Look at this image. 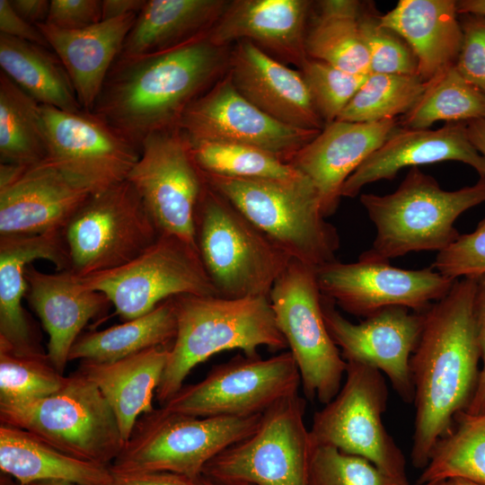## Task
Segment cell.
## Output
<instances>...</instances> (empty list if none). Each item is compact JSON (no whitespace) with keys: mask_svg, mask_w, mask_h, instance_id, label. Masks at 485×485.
<instances>
[{"mask_svg":"<svg viewBox=\"0 0 485 485\" xmlns=\"http://www.w3.org/2000/svg\"><path fill=\"white\" fill-rule=\"evenodd\" d=\"M102 21L101 0H51L46 24L61 30H81Z\"/></svg>","mask_w":485,"mask_h":485,"instance_id":"46","label":"cell"},{"mask_svg":"<svg viewBox=\"0 0 485 485\" xmlns=\"http://www.w3.org/2000/svg\"><path fill=\"white\" fill-rule=\"evenodd\" d=\"M26 296L48 334L47 354L61 374L69 353L88 322L109 308V298L89 288L70 271L55 274L38 270L32 263L25 270Z\"/></svg>","mask_w":485,"mask_h":485,"instance_id":"26","label":"cell"},{"mask_svg":"<svg viewBox=\"0 0 485 485\" xmlns=\"http://www.w3.org/2000/svg\"><path fill=\"white\" fill-rule=\"evenodd\" d=\"M0 485H18L17 482H14L12 479H11V476L5 474V473H3L1 472V475H0Z\"/></svg>","mask_w":485,"mask_h":485,"instance_id":"57","label":"cell"},{"mask_svg":"<svg viewBox=\"0 0 485 485\" xmlns=\"http://www.w3.org/2000/svg\"><path fill=\"white\" fill-rule=\"evenodd\" d=\"M445 481H447L449 485H485V483L482 482H477L462 478L449 479Z\"/></svg>","mask_w":485,"mask_h":485,"instance_id":"55","label":"cell"},{"mask_svg":"<svg viewBox=\"0 0 485 485\" xmlns=\"http://www.w3.org/2000/svg\"><path fill=\"white\" fill-rule=\"evenodd\" d=\"M345 376L337 395L313 415L309 429L313 445L363 457L388 476L408 482L405 457L383 421L388 401L384 375L347 362Z\"/></svg>","mask_w":485,"mask_h":485,"instance_id":"12","label":"cell"},{"mask_svg":"<svg viewBox=\"0 0 485 485\" xmlns=\"http://www.w3.org/2000/svg\"><path fill=\"white\" fill-rule=\"evenodd\" d=\"M485 120V93L467 82L453 66L431 79L417 103L399 118L400 126L427 129L436 121Z\"/></svg>","mask_w":485,"mask_h":485,"instance_id":"37","label":"cell"},{"mask_svg":"<svg viewBox=\"0 0 485 485\" xmlns=\"http://www.w3.org/2000/svg\"><path fill=\"white\" fill-rule=\"evenodd\" d=\"M410 485V484H408ZM415 485H449L447 481H431V482H424V483H417Z\"/></svg>","mask_w":485,"mask_h":485,"instance_id":"58","label":"cell"},{"mask_svg":"<svg viewBox=\"0 0 485 485\" xmlns=\"http://www.w3.org/2000/svg\"><path fill=\"white\" fill-rule=\"evenodd\" d=\"M359 198L376 228L372 247L359 257L389 261L450 246L460 236L457 217L485 202V177L472 186L445 190L432 176L412 167L394 192L365 193Z\"/></svg>","mask_w":485,"mask_h":485,"instance_id":"4","label":"cell"},{"mask_svg":"<svg viewBox=\"0 0 485 485\" xmlns=\"http://www.w3.org/2000/svg\"><path fill=\"white\" fill-rule=\"evenodd\" d=\"M300 72L325 125L337 120L369 75L348 73L310 57Z\"/></svg>","mask_w":485,"mask_h":485,"instance_id":"43","label":"cell"},{"mask_svg":"<svg viewBox=\"0 0 485 485\" xmlns=\"http://www.w3.org/2000/svg\"><path fill=\"white\" fill-rule=\"evenodd\" d=\"M313 445V444H312ZM370 461L329 445H313L308 485H408Z\"/></svg>","mask_w":485,"mask_h":485,"instance_id":"42","label":"cell"},{"mask_svg":"<svg viewBox=\"0 0 485 485\" xmlns=\"http://www.w3.org/2000/svg\"><path fill=\"white\" fill-rule=\"evenodd\" d=\"M29 485H75L66 481H45L31 483Z\"/></svg>","mask_w":485,"mask_h":485,"instance_id":"56","label":"cell"},{"mask_svg":"<svg viewBox=\"0 0 485 485\" xmlns=\"http://www.w3.org/2000/svg\"><path fill=\"white\" fill-rule=\"evenodd\" d=\"M48 160L94 193L127 180L140 151L91 112L41 105Z\"/></svg>","mask_w":485,"mask_h":485,"instance_id":"19","label":"cell"},{"mask_svg":"<svg viewBox=\"0 0 485 485\" xmlns=\"http://www.w3.org/2000/svg\"><path fill=\"white\" fill-rule=\"evenodd\" d=\"M146 0H104L102 20H110L130 13H138Z\"/></svg>","mask_w":485,"mask_h":485,"instance_id":"51","label":"cell"},{"mask_svg":"<svg viewBox=\"0 0 485 485\" xmlns=\"http://www.w3.org/2000/svg\"><path fill=\"white\" fill-rule=\"evenodd\" d=\"M363 3L322 0L307 26V57L357 75L370 74V57L363 41L358 18Z\"/></svg>","mask_w":485,"mask_h":485,"instance_id":"34","label":"cell"},{"mask_svg":"<svg viewBox=\"0 0 485 485\" xmlns=\"http://www.w3.org/2000/svg\"><path fill=\"white\" fill-rule=\"evenodd\" d=\"M40 104L0 72V161L30 165L48 159Z\"/></svg>","mask_w":485,"mask_h":485,"instance_id":"35","label":"cell"},{"mask_svg":"<svg viewBox=\"0 0 485 485\" xmlns=\"http://www.w3.org/2000/svg\"><path fill=\"white\" fill-rule=\"evenodd\" d=\"M261 415L201 418L154 408L138 418L110 471L169 472L194 480L213 457L251 435Z\"/></svg>","mask_w":485,"mask_h":485,"instance_id":"7","label":"cell"},{"mask_svg":"<svg viewBox=\"0 0 485 485\" xmlns=\"http://www.w3.org/2000/svg\"><path fill=\"white\" fill-rule=\"evenodd\" d=\"M0 422L26 430L70 456L104 465H110L124 445L111 407L79 371L47 397L0 406Z\"/></svg>","mask_w":485,"mask_h":485,"instance_id":"8","label":"cell"},{"mask_svg":"<svg viewBox=\"0 0 485 485\" xmlns=\"http://www.w3.org/2000/svg\"><path fill=\"white\" fill-rule=\"evenodd\" d=\"M38 259L51 261L57 272L69 270L62 230L0 235V346L17 353L43 352L22 304L28 290L26 268Z\"/></svg>","mask_w":485,"mask_h":485,"instance_id":"25","label":"cell"},{"mask_svg":"<svg viewBox=\"0 0 485 485\" xmlns=\"http://www.w3.org/2000/svg\"><path fill=\"white\" fill-rule=\"evenodd\" d=\"M311 6L307 0L229 1L207 37L219 47L250 40L276 59L300 68L308 58L305 36Z\"/></svg>","mask_w":485,"mask_h":485,"instance_id":"23","label":"cell"},{"mask_svg":"<svg viewBox=\"0 0 485 485\" xmlns=\"http://www.w3.org/2000/svg\"><path fill=\"white\" fill-rule=\"evenodd\" d=\"M469 137L476 149L485 157V120L466 122Z\"/></svg>","mask_w":485,"mask_h":485,"instance_id":"52","label":"cell"},{"mask_svg":"<svg viewBox=\"0 0 485 485\" xmlns=\"http://www.w3.org/2000/svg\"><path fill=\"white\" fill-rule=\"evenodd\" d=\"M322 295L323 319L330 336L346 362L368 366L386 375L405 402H413L410 358L423 330L425 312L403 306L384 308L353 323Z\"/></svg>","mask_w":485,"mask_h":485,"instance_id":"18","label":"cell"},{"mask_svg":"<svg viewBox=\"0 0 485 485\" xmlns=\"http://www.w3.org/2000/svg\"><path fill=\"white\" fill-rule=\"evenodd\" d=\"M269 299L296 363L305 398L327 404L341 387L347 362L323 319L316 269L292 259Z\"/></svg>","mask_w":485,"mask_h":485,"instance_id":"10","label":"cell"},{"mask_svg":"<svg viewBox=\"0 0 485 485\" xmlns=\"http://www.w3.org/2000/svg\"><path fill=\"white\" fill-rule=\"evenodd\" d=\"M474 277L476 278L474 315L482 366L476 391L465 410L472 415L485 410V273Z\"/></svg>","mask_w":485,"mask_h":485,"instance_id":"47","label":"cell"},{"mask_svg":"<svg viewBox=\"0 0 485 485\" xmlns=\"http://www.w3.org/2000/svg\"><path fill=\"white\" fill-rule=\"evenodd\" d=\"M0 33L50 48L39 28L22 19L9 0H0Z\"/></svg>","mask_w":485,"mask_h":485,"instance_id":"48","label":"cell"},{"mask_svg":"<svg viewBox=\"0 0 485 485\" xmlns=\"http://www.w3.org/2000/svg\"><path fill=\"white\" fill-rule=\"evenodd\" d=\"M93 193L48 159L0 163V235L63 230Z\"/></svg>","mask_w":485,"mask_h":485,"instance_id":"20","label":"cell"},{"mask_svg":"<svg viewBox=\"0 0 485 485\" xmlns=\"http://www.w3.org/2000/svg\"><path fill=\"white\" fill-rule=\"evenodd\" d=\"M0 469L18 485L57 481L75 485H113L110 465L70 456L26 430L0 425Z\"/></svg>","mask_w":485,"mask_h":485,"instance_id":"31","label":"cell"},{"mask_svg":"<svg viewBox=\"0 0 485 485\" xmlns=\"http://www.w3.org/2000/svg\"><path fill=\"white\" fill-rule=\"evenodd\" d=\"M113 485H192L190 479L169 472L114 474Z\"/></svg>","mask_w":485,"mask_h":485,"instance_id":"49","label":"cell"},{"mask_svg":"<svg viewBox=\"0 0 485 485\" xmlns=\"http://www.w3.org/2000/svg\"><path fill=\"white\" fill-rule=\"evenodd\" d=\"M417 75L370 73L337 120L377 122L407 113L428 86Z\"/></svg>","mask_w":485,"mask_h":485,"instance_id":"38","label":"cell"},{"mask_svg":"<svg viewBox=\"0 0 485 485\" xmlns=\"http://www.w3.org/2000/svg\"><path fill=\"white\" fill-rule=\"evenodd\" d=\"M137 14L102 20L74 31L37 25L66 70L84 111L93 110Z\"/></svg>","mask_w":485,"mask_h":485,"instance_id":"27","label":"cell"},{"mask_svg":"<svg viewBox=\"0 0 485 485\" xmlns=\"http://www.w3.org/2000/svg\"><path fill=\"white\" fill-rule=\"evenodd\" d=\"M174 303L177 333L155 392L161 406L196 366L216 353L240 349L254 357L262 346L272 351L288 348L269 297L181 295L174 296Z\"/></svg>","mask_w":485,"mask_h":485,"instance_id":"3","label":"cell"},{"mask_svg":"<svg viewBox=\"0 0 485 485\" xmlns=\"http://www.w3.org/2000/svg\"><path fill=\"white\" fill-rule=\"evenodd\" d=\"M69 270L77 278L131 261L161 234L128 181L93 193L62 230Z\"/></svg>","mask_w":485,"mask_h":485,"instance_id":"9","label":"cell"},{"mask_svg":"<svg viewBox=\"0 0 485 485\" xmlns=\"http://www.w3.org/2000/svg\"><path fill=\"white\" fill-rule=\"evenodd\" d=\"M400 127L399 118L377 122L335 120L294 156L289 163L315 186L325 217L336 212L348 178Z\"/></svg>","mask_w":485,"mask_h":485,"instance_id":"21","label":"cell"},{"mask_svg":"<svg viewBox=\"0 0 485 485\" xmlns=\"http://www.w3.org/2000/svg\"><path fill=\"white\" fill-rule=\"evenodd\" d=\"M322 295L346 312L367 317L391 306H403L423 313L438 301L456 279L432 268L404 269L386 260L358 258L351 263L338 260L316 269Z\"/></svg>","mask_w":485,"mask_h":485,"instance_id":"16","label":"cell"},{"mask_svg":"<svg viewBox=\"0 0 485 485\" xmlns=\"http://www.w3.org/2000/svg\"><path fill=\"white\" fill-rule=\"evenodd\" d=\"M194 229L200 260L222 297H269L292 260L206 181L195 211Z\"/></svg>","mask_w":485,"mask_h":485,"instance_id":"6","label":"cell"},{"mask_svg":"<svg viewBox=\"0 0 485 485\" xmlns=\"http://www.w3.org/2000/svg\"><path fill=\"white\" fill-rule=\"evenodd\" d=\"M300 374L290 351L271 357L237 355L201 381L183 385L163 407L195 417H250L297 392Z\"/></svg>","mask_w":485,"mask_h":485,"instance_id":"14","label":"cell"},{"mask_svg":"<svg viewBox=\"0 0 485 485\" xmlns=\"http://www.w3.org/2000/svg\"><path fill=\"white\" fill-rule=\"evenodd\" d=\"M251 103L288 126L321 131L320 117L300 70H294L247 40L230 48L227 72Z\"/></svg>","mask_w":485,"mask_h":485,"instance_id":"22","label":"cell"},{"mask_svg":"<svg viewBox=\"0 0 485 485\" xmlns=\"http://www.w3.org/2000/svg\"><path fill=\"white\" fill-rule=\"evenodd\" d=\"M229 55L205 35L161 53L118 57L90 112L140 151L151 133L178 128L188 107L226 74Z\"/></svg>","mask_w":485,"mask_h":485,"instance_id":"2","label":"cell"},{"mask_svg":"<svg viewBox=\"0 0 485 485\" xmlns=\"http://www.w3.org/2000/svg\"><path fill=\"white\" fill-rule=\"evenodd\" d=\"M178 128L190 140L248 146L287 163L320 132L269 116L235 89L227 73L188 107Z\"/></svg>","mask_w":485,"mask_h":485,"instance_id":"17","label":"cell"},{"mask_svg":"<svg viewBox=\"0 0 485 485\" xmlns=\"http://www.w3.org/2000/svg\"><path fill=\"white\" fill-rule=\"evenodd\" d=\"M171 347H155L122 359L82 360L77 371L91 380L111 407L124 444L138 418L153 407Z\"/></svg>","mask_w":485,"mask_h":485,"instance_id":"29","label":"cell"},{"mask_svg":"<svg viewBox=\"0 0 485 485\" xmlns=\"http://www.w3.org/2000/svg\"><path fill=\"white\" fill-rule=\"evenodd\" d=\"M0 66L38 103L69 112L84 111L66 70L51 48L0 33Z\"/></svg>","mask_w":485,"mask_h":485,"instance_id":"32","label":"cell"},{"mask_svg":"<svg viewBox=\"0 0 485 485\" xmlns=\"http://www.w3.org/2000/svg\"><path fill=\"white\" fill-rule=\"evenodd\" d=\"M192 485H254L251 483H246V482H224V481H213L208 478L204 477L203 475H200L199 477L190 480Z\"/></svg>","mask_w":485,"mask_h":485,"instance_id":"54","label":"cell"},{"mask_svg":"<svg viewBox=\"0 0 485 485\" xmlns=\"http://www.w3.org/2000/svg\"><path fill=\"white\" fill-rule=\"evenodd\" d=\"M127 180L161 234L196 246L194 217L205 181L179 128L148 135Z\"/></svg>","mask_w":485,"mask_h":485,"instance_id":"15","label":"cell"},{"mask_svg":"<svg viewBox=\"0 0 485 485\" xmlns=\"http://www.w3.org/2000/svg\"><path fill=\"white\" fill-rule=\"evenodd\" d=\"M176 333V309L172 297L144 315L81 334L70 350L69 361L114 362L151 348L168 347Z\"/></svg>","mask_w":485,"mask_h":485,"instance_id":"33","label":"cell"},{"mask_svg":"<svg viewBox=\"0 0 485 485\" xmlns=\"http://www.w3.org/2000/svg\"><path fill=\"white\" fill-rule=\"evenodd\" d=\"M459 16L463 39L454 66L467 82L485 93V16Z\"/></svg>","mask_w":485,"mask_h":485,"instance_id":"45","label":"cell"},{"mask_svg":"<svg viewBox=\"0 0 485 485\" xmlns=\"http://www.w3.org/2000/svg\"><path fill=\"white\" fill-rule=\"evenodd\" d=\"M455 478L485 483V410L457 415L436 444L418 483Z\"/></svg>","mask_w":485,"mask_h":485,"instance_id":"36","label":"cell"},{"mask_svg":"<svg viewBox=\"0 0 485 485\" xmlns=\"http://www.w3.org/2000/svg\"><path fill=\"white\" fill-rule=\"evenodd\" d=\"M374 3H363L358 26L370 57V73L418 75L417 58L406 41L384 26Z\"/></svg>","mask_w":485,"mask_h":485,"instance_id":"41","label":"cell"},{"mask_svg":"<svg viewBox=\"0 0 485 485\" xmlns=\"http://www.w3.org/2000/svg\"><path fill=\"white\" fill-rule=\"evenodd\" d=\"M47 353H17L0 346V406L47 397L65 383Z\"/></svg>","mask_w":485,"mask_h":485,"instance_id":"40","label":"cell"},{"mask_svg":"<svg viewBox=\"0 0 485 485\" xmlns=\"http://www.w3.org/2000/svg\"><path fill=\"white\" fill-rule=\"evenodd\" d=\"M475 277L455 280L425 311L423 330L410 358L415 420L411 463L424 469L438 440L465 411L479 381Z\"/></svg>","mask_w":485,"mask_h":485,"instance_id":"1","label":"cell"},{"mask_svg":"<svg viewBox=\"0 0 485 485\" xmlns=\"http://www.w3.org/2000/svg\"><path fill=\"white\" fill-rule=\"evenodd\" d=\"M454 0H400L380 14V22L398 33L413 51L418 75L430 81L455 65L463 33Z\"/></svg>","mask_w":485,"mask_h":485,"instance_id":"28","label":"cell"},{"mask_svg":"<svg viewBox=\"0 0 485 485\" xmlns=\"http://www.w3.org/2000/svg\"><path fill=\"white\" fill-rule=\"evenodd\" d=\"M78 278L85 287L103 293L126 321L174 296H219L197 247L163 234L127 264Z\"/></svg>","mask_w":485,"mask_h":485,"instance_id":"13","label":"cell"},{"mask_svg":"<svg viewBox=\"0 0 485 485\" xmlns=\"http://www.w3.org/2000/svg\"><path fill=\"white\" fill-rule=\"evenodd\" d=\"M228 2L146 0L118 57L161 53L207 35Z\"/></svg>","mask_w":485,"mask_h":485,"instance_id":"30","label":"cell"},{"mask_svg":"<svg viewBox=\"0 0 485 485\" xmlns=\"http://www.w3.org/2000/svg\"><path fill=\"white\" fill-rule=\"evenodd\" d=\"M13 10L26 22L37 26L45 23L50 6L48 0H9Z\"/></svg>","mask_w":485,"mask_h":485,"instance_id":"50","label":"cell"},{"mask_svg":"<svg viewBox=\"0 0 485 485\" xmlns=\"http://www.w3.org/2000/svg\"><path fill=\"white\" fill-rule=\"evenodd\" d=\"M185 138L196 165L205 173L237 179H288L300 173L290 163L255 147Z\"/></svg>","mask_w":485,"mask_h":485,"instance_id":"39","label":"cell"},{"mask_svg":"<svg viewBox=\"0 0 485 485\" xmlns=\"http://www.w3.org/2000/svg\"><path fill=\"white\" fill-rule=\"evenodd\" d=\"M201 174L292 259L315 269L337 260L338 231L325 220L317 189L301 172L288 179Z\"/></svg>","mask_w":485,"mask_h":485,"instance_id":"5","label":"cell"},{"mask_svg":"<svg viewBox=\"0 0 485 485\" xmlns=\"http://www.w3.org/2000/svg\"><path fill=\"white\" fill-rule=\"evenodd\" d=\"M305 405L298 392L275 402L257 429L207 462L202 475L224 482L308 485L313 445Z\"/></svg>","mask_w":485,"mask_h":485,"instance_id":"11","label":"cell"},{"mask_svg":"<svg viewBox=\"0 0 485 485\" xmlns=\"http://www.w3.org/2000/svg\"><path fill=\"white\" fill-rule=\"evenodd\" d=\"M457 161L485 177V157L472 143L466 122H450L438 129L400 127L345 181L341 196L354 198L366 185L392 180L406 167Z\"/></svg>","mask_w":485,"mask_h":485,"instance_id":"24","label":"cell"},{"mask_svg":"<svg viewBox=\"0 0 485 485\" xmlns=\"http://www.w3.org/2000/svg\"><path fill=\"white\" fill-rule=\"evenodd\" d=\"M431 268L442 275L456 279L485 273V218L477 228L460 236L437 253Z\"/></svg>","mask_w":485,"mask_h":485,"instance_id":"44","label":"cell"},{"mask_svg":"<svg viewBox=\"0 0 485 485\" xmlns=\"http://www.w3.org/2000/svg\"><path fill=\"white\" fill-rule=\"evenodd\" d=\"M458 15L474 14L485 16V0H460L456 1Z\"/></svg>","mask_w":485,"mask_h":485,"instance_id":"53","label":"cell"}]
</instances>
